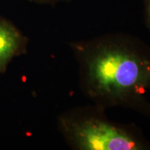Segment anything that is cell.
<instances>
[{"instance_id": "obj_1", "label": "cell", "mask_w": 150, "mask_h": 150, "mask_svg": "<svg viewBox=\"0 0 150 150\" xmlns=\"http://www.w3.org/2000/svg\"><path fill=\"white\" fill-rule=\"evenodd\" d=\"M70 47L81 88L95 106L142 109L150 88V51L142 42L129 35L109 34Z\"/></svg>"}, {"instance_id": "obj_2", "label": "cell", "mask_w": 150, "mask_h": 150, "mask_svg": "<svg viewBox=\"0 0 150 150\" xmlns=\"http://www.w3.org/2000/svg\"><path fill=\"white\" fill-rule=\"evenodd\" d=\"M104 109L74 108L59 117V127L67 143L79 150H141L147 144L129 127L107 119Z\"/></svg>"}, {"instance_id": "obj_3", "label": "cell", "mask_w": 150, "mask_h": 150, "mask_svg": "<svg viewBox=\"0 0 150 150\" xmlns=\"http://www.w3.org/2000/svg\"><path fill=\"white\" fill-rule=\"evenodd\" d=\"M27 39L13 24L0 17V73L16 56L26 52Z\"/></svg>"}, {"instance_id": "obj_4", "label": "cell", "mask_w": 150, "mask_h": 150, "mask_svg": "<svg viewBox=\"0 0 150 150\" xmlns=\"http://www.w3.org/2000/svg\"><path fill=\"white\" fill-rule=\"evenodd\" d=\"M29 1L41 5H56L58 4L69 2L72 0H29Z\"/></svg>"}, {"instance_id": "obj_5", "label": "cell", "mask_w": 150, "mask_h": 150, "mask_svg": "<svg viewBox=\"0 0 150 150\" xmlns=\"http://www.w3.org/2000/svg\"><path fill=\"white\" fill-rule=\"evenodd\" d=\"M145 13L147 27L150 29V0H145Z\"/></svg>"}]
</instances>
